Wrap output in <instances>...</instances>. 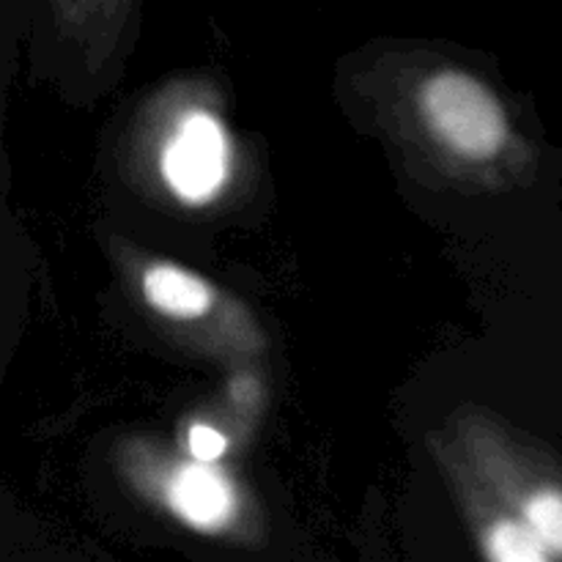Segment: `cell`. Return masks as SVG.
<instances>
[{"mask_svg": "<svg viewBox=\"0 0 562 562\" xmlns=\"http://www.w3.org/2000/svg\"><path fill=\"white\" fill-rule=\"evenodd\" d=\"M143 296L157 313L179 322H192L212 311L214 291L198 274L173 263H154L143 274Z\"/></svg>", "mask_w": 562, "mask_h": 562, "instance_id": "6", "label": "cell"}, {"mask_svg": "<svg viewBox=\"0 0 562 562\" xmlns=\"http://www.w3.org/2000/svg\"><path fill=\"white\" fill-rule=\"evenodd\" d=\"M162 170L181 201L201 203L212 198L228 170L223 126L206 113L187 115L165 148Z\"/></svg>", "mask_w": 562, "mask_h": 562, "instance_id": "3", "label": "cell"}, {"mask_svg": "<svg viewBox=\"0 0 562 562\" xmlns=\"http://www.w3.org/2000/svg\"><path fill=\"white\" fill-rule=\"evenodd\" d=\"M477 477L525 525L554 562H562V464L549 450L497 426L472 428Z\"/></svg>", "mask_w": 562, "mask_h": 562, "instance_id": "1", "label": "cell"}, {"mask_svg": "<svg viewBox=\"0 0 562 562\" xmlns=\"http://www.w3.org/2000/svg\"><path fill=\"white\" fill-rule=\"evenodd\" d=\"M467 505L475 538L486 562H554L510 510L492 497L481 477L467 481Z\"/></svg>", "mask_w": 562, "mask_h": 562, "instance_id": "4", "label": "cell"}, {"mask_svg": "<svg viewBox=\"0 0 562 562\" xmlns=\"http://www.w3.org/2000/svg\"><path fill=\"white\" fill-rule=\"evenodd\" d=\"M420 110L434 135L467 159H494L510 143L503 102L467 71H439L423 86Z\"/></svg>", "mask_w": 562, "mask_h": 562, "instance_id": "2", "label": "cell"}, {"mask_svg": "<svg viewBox=\"0 0 562 562\" xmlns=\"http://www.w3.org/2000/svg\"><path fill=\"white\" fill-rule=\"evenodd\" d=\"M168 505L184 525L220 532L234 519V488L212 464H184L168 481Z\"/></svg>", "mask_w": 562, "mask_h": 562, "instance_id": "5", "label": "cell"}, {"mask_svg": "<svg viewBox=\"0 0 562 562\" xmlns=\"http://www.w3.org/2000/svg\"><path fill=\"white\" fill-rule=\"evenodd\" d=\"M225 437L220 431H214V428L209 426H195L190 431V453L195 456L201 464H212V461H217L220 456L225 453Z\"/></svg>", "mask_w": 562, "mask_h": 562, "instance_id": "7", "label": "cell"}]
</instances>
